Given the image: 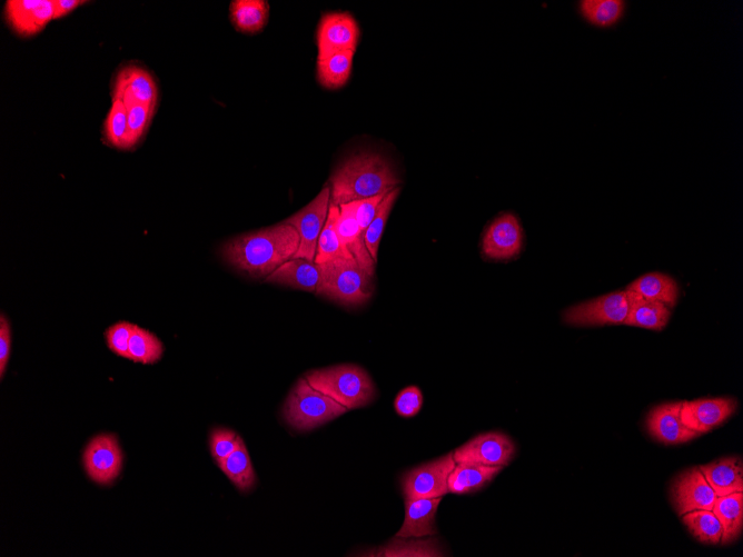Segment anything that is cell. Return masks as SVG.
Returning a JSON list of instances; mask_svg holds the SVG:
<instances>
[{"mask_svg": "<svg viewBox=\"0 0 743 557\" xmlns=\"http://www.w3.org/2000/svg\"><path fill=\"white\" fill-rule=\"evenodd\" d=\"M671 497L677 513L712 511L718 499L699 467L679 475L671 487Z\"/></svg>", "mask_w": 743, "mask_h": 557, "instance_id": "7c38bea8", "label": "cell"}, {"mask_svg": "<svg viewBox=\"0 0 743 557\" xmlns=\"http://www.w3.org/2000/svg\"><path fill=\"white\" fill-rule=\"evenodd\" d=\"M348 411L330 396L315 390L306 379H301L287 397L283 415L293 429L305 432L331 422Z\"/></svg>", "mask_w": 743, "mask_h": 557, "instance_id": "277c9868", "label": "cell"}, {"mask_svg": "<svg viewBox=\"0 0 743 557\" xmlns=\"http://www.w3.org/2000/svg\"><path fill=\"white\" fill-rule=\"evenodd\" d=\"M12 351V330L5 314L0 316V379H4Z\"/></svg>", "mask_w": 743, "mask_h": 557, "instance_id": "60d3db41", "label": "cell"}, {"mask_svg": "<svg viewBox=\"0 0 743 557\" xmlns=\"http://www.w3.org/2000/svg\"><path fill=\"white\" fill-rule=\"evenodd\" d=\"M442 497L437 499H418L405 501V519L401 530L395 537L401 539H422L438 533L435 525Z\"/></svg>", "mask_w": 743, "mask_h": 557, "instance_id": "d6986e66", "label": "cell"}, {"mask_svg": "<svg viewBox=\"0 0 743 557\" xmlns=\"http://www.w3.org/2000/svg\"><path fill=\"white\" fill-rule=\"evenodd\" d=\"M423 406V394L418 386L405 387L394 401V409L400 416L410 419L418 415Z\"/></svg>", "mask_w": 743, "mask_h": 557, "instance_id": "f35d334b", "label": "cell"}, {"mask_svg": "<svg viewBox=\"0 0 743 557\" xmlns=\"http://www.w3.org/2000/svg\"><path fill=\"white\" fill-rule=\"evenodd\" d=\"M360 28L352 15L332 13L322 17L317 28V61L340 52H354L358 46Z\"/></svg>", "mask_w": 743, "mask_h": 557, "instance_id": "30bf717a", "label": "cell"}, {"mask_svg": "<svg viewBox=\"0 0 743 557\" xmlns=\"http://www.w3.org/2000/svg\"><path fill=\"white\" fill-rule=\"evenodd\" d=\"M164 346L160 338L150 331L135 325L130 341V361L155 364L161 361Z\"/></svg>", "mask_w": 743, "mask_h": 557, "instance_id": "1f68e13d", "label": "cell"}, {"mask_svg": "<svg viewBox=\"0 0 743 557\" xmlns=\"http://www.w3.org/2000/svg\"><path fill=\"white\" fill-rule=\"evenodd\" d=\"M712 512L722 527L721 544L735 543L743 530V493L718 497Z\"/></svg>", "mask_w": 743, "mask_h": 557, "instance_id": "d4e9b609", "label": "cell"}, {"mask_svg": "<svg viewBox=\"0 0 743 557\" xmlns=\"http://www.w3.org/2000/svg\"><path fill=\"white\" fill-rule=\"evenodd\" d=\"M331 182L332 204L341 206L390 193L398 187L400 179L383 156L362 153L336 169Z\"/></svg>", "mask_w": 743, "mask_h": 557, "instance_id": "7a4b0ae2", "label": "cell"}, {"mask_svg": "<svg viewBox=\"0 0 743 557\" xmlns=\"http://www.w3.org/2000/svg\"><path fill=\"white\" fill-rule=\"evenodd\" d=\"M83 462L91 480L99 485H110L120 476L123 452L115 435L101 434L86 446Z\"/></svg>", "mask_w": 743, "mask_h": 557, "instance_id": "9c48e42d", "label": "cell"}, {"mask_svg": "<svg viewBox=\"0 0 743 557\" xmlns=\"http://www.w3.org/2000/svg\"><path fill=\"white\" fill-rule=\"evenodd\" d=\"M299 246V233L283 222L232 238L224 244L222 256L236 271L259 280L291 261Z\"/></svg>", "mask_w": 743, "mask_h": 557, "instance_id": "6da1fadb", "label": "cell"}, {"mask_svg": "<svg viewBox=\"0 0 743 557\" xmlns=\"http://www.w3.org/2000/svg\"><path fill=\"white\" fill-rule=\"evenodd\" d=\"M306 380L315 390L330 396L349 411L368 406L376 396L371 376L358 365L344 364L312 371L306 375Z\"/></svg>", "mask_w": 743, "mask_h": 557, "instance_id": "3957f363", "label": "cell"}, {"mask_svg": "<svg viewBox=\"0 0 743 557\" xmlns=\"http://www.w3.org/2000/svg\"><path fill=\"white\" fill-rule=\"evenodd\" d=\"M322 277L321 266L315 262L292 258L271 275L265 278L266 283L277 284L305 292H316Z\"/></svg>", "mask_w": 743, "mask_h": 557, "instance_id": "ffe728a7", "label": "cell"}, {"mask_svg": "<svg viewBox=\"0 0 743 557\" xmlns=\"http://www.w3.org/2000/svg\"><path fill=\"white\" fill-rule=\"evenodd\" d=\"M699 469L718 497L743 493V465L739 457H727Z\"/></svg>", "mask_w": 743, "mask_h": 557, "instance_id": "44dd1931", "label": "cell"}, {"mask_svg": "<svg viewBox=\"0 0 743 557\" xmlns=\"http://www.w3.org/2000/svg\"><path fill=\"white\" fill-rule=\"evenodd\" d=\"M400 191V188L396 187L395 190L386 194L378 208V212H376L373 218L372 223L365 232V244L375 263L378 262L379 247L382 241L385 225L388 223L392 208L395 201L398 200Z\"/></svg>", "mask_w": 743, "mask_h": 557, "instance_id": "836d02e7", "label": "cell"}, {"mask_svg": "<svg viewBox=\"0 0 743 557\" xmlns=\"http://www.w3.org/2000/svg\"><path fill=\"white\" fill-rule=\"evenodd\" d=\"M683 402L666 403L653 409L647 420L648 432L656 441L666 445L688 443L698 433L688 429L681 419Z\"/></svg>", "mask_w": 743, "mask_h": 557, "instance_id": "e0dca14e", "label": "cell"}, {"mask_svg": "<svg viewBox=\"0 0 743 557\" xmlns=\"http://www.w3.org/2000/svg\"><path fill=\"white\" fill-rule=\"evenodd\" d=\"M579 11L590 25L611 28L616 26L626 13V3L621 0H582Z\"/></svg>", "mask_w": 743, "mask_h": 557, "instance_id": "4316f807", "label": "cell"}, {"mask_svg": "<svg viewBox=\"0 0 743 557\" xmlns=\"http://www.w3.org/2000/svg\"><path fill=\"white\" fill-rule=\"evenodd\" d=\"M629 313L624 325L647 328L652 331H662L670 320V308L657 301L648 300L636 293L628 291Z\"/></svg>", "mask_w": 743, "mask_h": 557, "instance_id": "7402d4cb", "label": "cell"}, {"mask_svg": "<svg viewBox=\"0 0 743 557\" xmlns=\"http://www.w3.org/2000/svg\"><path fill=\"white\" fill-rule=\"evenodd\" d=\"M6 22L23 38L33 37L49 22L55 21L54 0H8L5 6Z\"/></svg>", "mask_w": 743, "mask_h": 557, "instance_id": "5bb4252c", "label": "cell"}, {"mask_svg": "<svg viewBox=\"0 0 743 557\" xmlns=\"http://www.w3.org/2000/svg\"><path fill=\"white\" fill-rule=\"evenodd\" d=\"M270 5L265 0H234L231 19L237 31L256 34L269 22Z\"/></svg>", "mask_w": 743, "mask_h": 557, "instance_id": "484cf974", "label": "cell"}, {"mask_svg": "<svg viewBox=\"0 0 743 557\" xmlns=\"http://www.w3.org/2000/svg\"><path fill=\"white\" fill-rule=\"evenodd\" d=\"M106 141L111 146L123 149L134 148L130 131H128L127 108L121 101L113 99L110 113H108L105 122Z\"/></svg>", "mask_w": 743, "mask_h": 557, "instance_id": "d6a6232c", "label": "cell"}, {"mask_svg": "<svg viewBox=\"0 0 743 557\" xmlns=\"http://www.w3.org/2000/svg\"><path fill=\"white\" fill-rule=\"evenodd\" d=\"M336 232H338L342 245L353 255L365 275L372 280L376 263L366 247L364 233L355 220L354 202L340 206Z\"/></svg>", "mask_w": 743, "mask_h": 557, "instance_id": "ac0fdd59", "label": "cell"}, {"mask_svg": "<svg viewBox=\"0 0 743 557\" xmlns=\"http://www.w3.org/2000/svg\"><path fill=\"white\" fill-rule=\"evenodd\" d=\"M243 442L242 437L227 429H214L210 436L211 453L217 464L232 455Z\"/></svg>", "mask_w": 743, "mask_h": 557, "instance_id": "8d00e7d4", "label": "cell"}, {"mask_svg": "<svg viewBox=\"0 0 743 557\" xmlns=\"http://www.w3.org/2000/svg\"><path fill=\"white\" fill-rule=\"evenodd\" d=\"M113 99L121 101L126 108L137 104L156 107L158 88L154 77L143 67H124L115 78Z\"/></svg>", "mask_w": 743, "mask_h": 557, "instance_id": "2e32d148", "label": "cell"}, {"mask_svg": "<svg viewBox=\"0 0 743 557\" xmlns=\"http://www.w3.org/2000/svg\"><path fill=\"white\" fill-rule=\"evenodd\" d=\"M386 194L374 196V197L368 198V200L354 202L355 220L356 222H358L364 235H365L366 230H368L370 224L372 223L376 212H378V208L380 204L382 203V201L384 200V197L386 196Z\"/></svg>", "mask_w": 743, "mask_h": 557, "instance_id": "ab89813d", "label": "cell"}, {"mask_svg": "<svg viewBox=\"0 0 743 557\" xmlns=\"http://www.w3.org/2000/svg\"><path fill=\"white\" fill-rule=\"evenodd\" d=\"M330 187L323 188L314 200L300 212L287 218L284 222L295 228L300 235V246L293 258L315 261L317 244L330 211Z\"/></svg>", "mask_w": 743, "mask_h": 557, "instance_id": "ba28073f", "label": "cell"}, {"mask_svg": "<svg viewBox=\"0 0 743 557\" xmlns=\"http://www.w3.org/2000/svg\"><path fill=\"white\" fill-rule=\"evenodd\" d=\"M627 290L651 301L675 307L679 297V287L672 277L662 273H649L637 278Z\"/></svg>", "mask_w": 743, "mask_h": 557, "instance_id": "cb8c5ba5", "label": "cell"}, {"mask_svg": "<svg viewBox=\"0 0 743 557\" xmlns=\"http://www.w3.org/2000/svg\"><path fill=\"white\" fill-rule=\"evenodd\" d=\"M339 215L340 206L331 203L328 220H326L319 238V244H317L314 261L316 264L328 263L343 257H353V255L342 245L338 232H336V222H338Z\"/></svg>", "mask_w": 743, "mask_h": 557, "instance_id": "83f0119b", "label": "cell"}, {"mask_svg": "<svg viewBox=\"0 0 743 557\" xmlns=\"http://www.w3.org/2000/svg\"><path fill=\"white\" fill-rule=\"evenodd\" d=\"M523 247V231L517 216L505 213L492 222L483 236V254L493 261H509Z\"/></svg>", "mask_w": 743, "mask_h": 557, "instance_id": "4fadbf2b", "label": "cell"}, {"mask_svg": "<svg viewBox=\"0 0 743 557\" xmlns=\"http://www.w3.org/2000/svg\"><path fill=\"white\" fill-rule=\"evenodd\" d=\"M84 4H86V2H81V0H54L55 19L63 18L68 14L73 13L78 7H81Z\"/></svg>", "mask_w": 743, "mask_h": 557, "instance_id": "b9f144b4", "label": "cell"}, {"mask_svg": "<svg viewBox=\"0 0 743 557\" xmlns=\"http://www.w3.org/2000/svg\"><path fill=\"white\" fill-rule=\"evenodd\" d=\"M453 454L457 464L504 467L512 461L515 445L510 437L503 433H485L460 446Z\"/></svg>", "mask_w": 743, "mask_h": 557, "instance_id": "8fae6325", "label": "cell"}, {"mask_svg": "<svg viewBox=\"0 0 743 557\" xmlns=\"http://www.w3.org/2000/svg\"><path fill=\"white\" fill-rule=\"evenodd\" d=\"M737 407V401L730 397L683 402L681 419L688 429L705 434L728 421Z\"/></svg>", "mask_w": 743, "mask_h": 557, "instance_id": "9a60e30c", "label": "cell"}, {"mask_svg": "<svg viewBox=\"0 0 743 557\" xmlns=\"http://www.w3.org/2000/svg\"><path fill=\"white\" fill-rule=\"evenodd\" d=\"M629 307L627 290L613 292L571 306L564 311L563 322L579 327L619 325L626 321Z\"/></svg>", "mask_w": 743, "mask_h": 557, "instance_id": "52a82bcc", "label": "cell"}, {"mask_svg": "<svg viewBox=\"0 0 743 557\" xmlns=\"http://www.w3.org/2000/svg\"><path fill=\"white\" fill-rule=\"evenodd\" d=\"M503 470L502 466L470 463L455 465L449 477V493L464 495L478 492Z\"/></svg>", "mask_w": 743, "mask_h": 557, "instance_id": "603a6c76", "label": "cell"}, {"mask_svg": "<svg viewBox=\"0 0 743 557\" xmlns=\"http://www.w3.org/2000/svg\"><path fill=\"white\" fill-rule=\"evenodd\" d=\"M217 465L227 476V479L241 492H249L256 483V474L244 442L232 455Z\"/></svg>", "mask_w": 743, "mask_h": 557, "instance_id": "f1b7e54d", "label": "cell"}, {"mask_svg": "<svg viewBox=\"0 0 743 557\" xmlns=\"http://www.w3.org/2000/svg\"><path fill=\"white\" fill-rule=\"evenodd\" d=\"M322 277L316 294L343 306H360L372 296L369 290L371 280L361 270L355 258H338L319 264Z\"/></svg>", "mask_w": 743, "mask_h": 557, "instance_id": "5b68a950", "label": "cell"}, {"mask_svg": "<svg viewBox=\"0 0 743 557\" xmlns=\"http://www.w3.org/2000/svg\"><path fill=\"white\" fill-rule=\"evenodd\" d=\"M354 52H340L317 61V79L322 86L338 89L348 83L351 76Z\"/></svg>", "mask_w": 743, "mask_h": 557, "instance_id": "f546056e", "label": "cell"}, {"mask_svg": "<svg viewBox=\"0 0 743 557\" xmlns=\"http://www.w3.org/2000/svg\"><path fill=\"white\" fill-rule=\"evenodd\" d=\"M682 522L689 532L702 544H721L722 527L712 511H693L682 515Z\"/></svg>", "mask_w": 743, "mask_h": 557, "instance_id": "4dcf8cb0", "label": "cell"}, {"mask_svg": "<svg viewBox=\"0 0 743 557\" xmlns=\"http://www.w3.org/2000/svg\"><path fill=\"white\" fill-rule=\"evenodd\" d=\"M373 554V556H445L438 540L406 541L401 537H395L392 542Z\"/></svg>", "mask_w": 743, "mask_h": 557, "instance_id": "e575fe53", "label": "cell"}, {"mask_svg": "<svg viewBox=\"0 0 743 557\" xmlns=\"http://www.w3.org/2000/svg\"><path fill=\"white\" fill-rule=\"evenodd\" d=\"M135 324L120 322L107 328L105 338L110 350L126 360H130V341Z\"/></svg>", "mask_w": 743, "mask_h": 557, "instance_id": "74e56055", "label": "cell"}, {"mask_svg": "<svg viewBox=\"0 0 743 557\" xmlns=\"http://www.w3.org/2000/svg\"><path fill=\"white\" fill-rule=\"evenodd\" d=\"M457 462L453 452L406 472L401 484L405 501L437 499L449 493V477Z\"/></svg>", "mask_w": 743, "mask_h": 557, "instance_id": "8992f818", "label": "cell"}, {"mask_svg": "<svg viewBox=\"0 0 743 557\" xmlns=\"http://www.w3.org/2000/svg\"><path fill=\"white\" fill-rule=\"evenodd\" d=\"M156 107L137 104L127 108L128 131L134 146L141 142L152 123Z\"/></svg>", "mask_w": 743, "mask_h": 557, "instance_id": "d590c367", "label": "cell"}]
</instances>
